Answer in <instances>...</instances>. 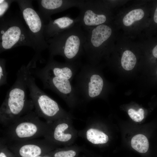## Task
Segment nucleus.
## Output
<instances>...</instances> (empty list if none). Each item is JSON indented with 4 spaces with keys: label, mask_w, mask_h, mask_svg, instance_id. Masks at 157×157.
Segmentation results:
<instances>
[{
    "label": "nucleus",
    "mask_w": 157,
    "mask_h": 157,
    "mask_svg": "<svg viewBox=\"0 0 157 157\" xmlns=\"http://www.w3.org/2000/svg\"><path fill=\"white\" fill-rule=\"evenodd\" d=\"M80 66L79 63H60L49 57L45 66L37 69L44 74L55 77L64 78L72 82Z\"/></svg>",
    "instance_id": "13"
},
{
    "label": "nucleus",
    "mask_w": 157,
    "mask_h": 157,
    "mask_svg": "<svg viewBox=\"0 0 157 157\" xmlns=\"http://www.w3.org/2000/svg\"><path fill=\"white\" fill-rule=\"evenodd\" d=\"M154 19L155 22L157 23V7L156 9L154 14Z\"/></svg>",
    "instance_id": "25"
},
{
    "label": "nucleus",
    "mask_w": 157,
    "mask_h": 157,
    "mask_svg": "<svg viewBox=\"0 0 157 157\" xmlns=\"http://www.w3.org/2000/svg\"><path fill=\"white\" fill-rule=\"evenodd\" d=\"M15 0H0V18L3 17L6 13L11 3Z\"/></svg>",
    "instance_id": "23"
},
{
    "label": "nucleus",
    "mask_w": 157,
    "mask_h": 157,
    "mask_svg": "<svg viewBox=\"0 0 157 157\" xmlns=\"http://www.w3.org/2000/svg\"><path fill=\"white\" fill-rule=\"evenodd\" d=\"M136 58L134 54L131 51L127 50L122 54L121 60L122 67L125 70H132L136 63Z\"/></svg>",
    "instance_id": "17"
},
{
    "label": "nucleus",
    "mask_w": 157,
    "mask_h": 157,
    "mask_svg": "<svg viewBox=\"0 0 157 157\" xmlns=\"http://www.w3.org/2000/svg\"><path fill=\"white\" fill-rule=\"evenodd\" d=\"M30 70L32 74L41 80L44 89L52 90L69 104L74 103L77 100L79 96L69 80L44 74L39 72L36 68Z\"/></svg>",
    "instance_id": "9"
},
{
    "label": "nucleus",
    "mask_w": 157,
    "mask_h": 157,
    "mask_svg": "<svg viewBox=\"0 0 157 157\" xmlns=\"http://www.w3.org/2000/svg\"><path fill=\"white\" fill-rule=\"evenodd\" d=\"M86 32L78 24L46 41L50 57L59 55L65 62L79 63L78 60L83 52Z\"/></svg>",
    "instance_id": "2"
},
{
    "label": "nucleus",
    "mask_w": 157,
    "mask_h": 157,
    "mask_svg": "<svg viewBox=\"0 0 157 157\" xmlns=\"http://www.w3.org/2000/svg\"></svg>",
    "instance_id": "27"
},
{
    "label": "nucleus",
    "mask_w": 157,
    "mask_h": 157,
    "mask_svg": "<svg viewBox=\"0 0 157 157\" xmlns=\"http://www.w3.org/2000/svg\"><path fill=\"white\" fill-rule=\"evenodd\" d=\"M26 78L30 93L29 95L33 101L35 111L38 115L48 122L63 117L65 114L64 111L55 100L38 86L35 78L27 67Z\"/></svg>",
    "instance_id": "6"
},
{
    "label": "nucleus",
    "mask_w": 157,
    "mask_h": 157,
    "mask_svg": "<svg viewBox=\"0 0 157 157\" xmlns=\"http://www.w3.org/2000/svg\"><path fill=\"white\" fill-rule=\"evenodd\" d=\"M99 71L97 65L88 64L82 67L74 86L78 96L90 100L102 95L105 83Z\"/></svg>",
    "instance_id": "7"
},
{
    "label": "nucleus",
    "mask_w": 157,
    "mask_h": 157,
    "mask_svg": "<svg viewBox=\"0 0 157 157\" xmlns=\"http://www.w3.org/2000/svg\"><path fill=\"white\" fill-rule=\"evenodd\" d=\"M78 24L77 18H73L66 15L58 18L50 20L45 24L44 35L47 41L60 33L67 30Z\"/></svg>",
    "instance_id": "14"
},
{
    "label": "nucleus",
    "mask_w": 157,
    "mask_h": 157,
    "mask_svg": "<svg viewBox=\"0 0 157 157\" xmlns=\"http://www.w3.org/2000/svg\"><path fill=\"white\" fill-rule=\"evenodd\" d=\"M6 61L5 59L0 58V86L6 84L7 83V76L8 73L6 67Z\"/></svg>",
    "instance_id": "21"
},
{
    "label": "nucleus",
    "mask_w": 157,
    "mask_h": 157,
    "mask_svg": "<svg viewBox=\"0 0 157 157\" xmlns=\"http://www.w3.org/2000/svg\"><path fill=\"white\" fill-rule=\"evenodd\" d=\"M26 69V66L23 65L18 70L16 79L7 92L1 106L0 123L5 127L34 108L32 100L27 96Z\"/></svg>",
    "instance_id": "1"
},
{
    "label": "nucleus",
    "mask_w": 157,
    "mask_h": 157,
    "mask_svg": "<svg viewBox=\"0 0 157 157\" xmlns=\"http://www.w3.org/2000/svg\"><path fill=\"white\" fill-rule=\"evenodd\" d=\"M131 144L133 148L140 153H145L149 149L148 139L142 134H139L134 136L131 139Z\"/></svg>",
    "instance_id": "15"
},
{
    "label": "nucleus",
    "mask_w": 157,
    "mask_h": 157,
    "mask_svg": "<svg viewBox=\"0 0 157 157\" xmlns=\"http://www.w3.org/2000/svg\"><path fill=\"white\" fill-rule=\"evenodd\" d=\"M15 157H36L53 150L52 142L44 138L6 142Z\"/></svg>",
    "instance_id": "10"
},
{
    "label": "nucleus",
    "mask_w": 157,
    "mask_h": 157,
    "mask_svg": "<svg viewBox=\"0 0 157 157\" xmlns=\"http://www.w3.org/2000/svg\"><path fill=\"white\" fill-rule=\"evenodd\" d=\"M0 157H15L1 138L0 139Z\"/></svg>",
    "instance_id": "22"
},
{
    "label": "nucleus",
    "mask_w": 157,
    "mask_h": 157,
    "mask_svg": "<svg viewBox=\"0 0 157 157\" xmlns=\"http://www.w3.org/2000/svg\"><path fill=\"white\" fill-rule=\"evenodd\" d=\"M76 151L72 149H59L52 151L45 154L48 157H76Z\"/></svg>",
    "instance_id": "19"
},
{
    "label": "nucleus",
    "mask_w": 157,
    "mask_h": 157,
    "mask_svg": "<svg viewBox=\"0 0 157 157\" xmlns=\"http://www.w3.org/2000/svg\"><path fill=\"white\" fill-rule=\"evenodd\" d=\"M79 9L80 13L76 17L78 24L85 31L104 24L107 21V15L103 11L102 5L99 1L85 0Z\"/></svg>",
    "instance_id": "11"
},
{
    "label": "nucleus",
    "mask_w": 157,
    "mask_h": 157,
    "mask_svg": "<svg viewBox=\"0 0 157 157\" xmlns=\"http://www.w3.org/2000/svg\"><path fill=\"white\" fill-rule=\"evenodd\" d=\"M15 1L19 6L23 19L35 45V53L33 58L37 61H41V53L48 48L44 35V22L39 12L33 7L32 1L17 0Z\"/></svg>",
    "instance_id": "5"
},
{
    "label": "nucleus",
    "mask_w": 157,
    "mask_h": 157,
    "mask_svg": "<svg viewBox=\"0 0 157 157\" xmlns=\"http://www.w3.org/2000/svg\"><path fill=\"white\" fill-rule=\"evenodd\" d=\"M152 53L154 57L157 58V45L153 49L152 51Z\"/></svg>",
    "instance_id": "24"
},
{
    "label": "nucleus",
    "mask_w": 157,
    "mask_h": 157,
    "mask_svg": "<svg viewBox=\"0 0 157 157\" xmlns=\"http://www.w3.org/2000/svg\"><path fill=\"white\" fill-rule=\"evenodd\" d=\"M85 0H38L39 12L44 22L51 19V16L69 8L76 7L79 8Z\"/></svg>",
    "instance_id": "12"
},
{
    "label": "nucleus",
    "mask_w": 157,
    "mask_h": 157,
    "mask_svg": "<svg viewBox=\"0 0 157 157\" xmlns=\"http://www.w3.org/2000/svg\"><path fill=\"white\" fill-rule=\"evenodd\" d=\"M86 137L89 142L94 144L106 143L108 140L107 135L100 131L93 128L87 131Z\"/></svg>",
    "instance_id": "16"
},
{
    "label": "nucleus",
    "mask_w": 157,
    "mask_h": 157,
    "mask_svg": "<svg viewBox=\"0 0 157 157\" xmlns=\"http://www.w3.org/2000/svg\"><path fill=\"white\" fill-rule=\"evenodd\" d=\"M36 157H47V156H45V155H44L38 156Z\"/></svg>",
    "instance_id": "26"
},
{
    "label": "nucleus",
    "mask_w": 157,
    "mask_h": 157,
    "mask_svg": "<svg viewBox=\"0 0 157 157\" xmlns=\"http://www.w3.org/2000/svg\"><path fill=\"white\" fill-rule=\"evenodd\" d=\"M21 46L33 48L35 43L21 18L17 15L6 13L0 18V53Z\"/></svg>",
    "instance_id": "3"
},
{
    "label": "nucleus",
    "mask_w": 157,
    "mask_h": 157,
    "mask_svg": "<svg viewBox=\"0 0 157 157\" xmlns=\"http://www.w3.org/2000/svg\"><path fill=\"white\" fill-rule=\"evenodd\" d=\"M86 38L83 45V52L89 64L97 65L101 58L108 40L112 36V28L102 24L85 31Z\"/></svg>",
    "instance_id": "8"
},
{
    "label": "nucleus",
    "mask_w": 157,
    "mask_h": 157,
    "mask_svg": "<svg viewBox=\"0 0 157 157\" xmlns=\"http://www.w3.org/2000/svg\"><path fill=\"white\" fill-rule=\"evenodd\" d=\"M128 114L133 121L137 122L141 121L144 117V111L142 108H139L137 111L130 109L128 111Z\"/></svg>",
    "instance_id": "20"
},
{
    "label": "nucleus",
    "mask_w": 157,
    "mask_h": 157,
    "mask_svg": "<svg viewBox=\"0 0 157 157\" xmlns=\"http://www.w3.org/2000/svg\"><path fill=\"white\" fill-rule=\"evenodd\" d=\"M49 127V122L41 120L35 112L32 111L6 127L2 138L7 142L44 137Z\"/></svg>",
    "instance_id": "4"
},
{
    "label": "nucleus",
    "mask_w": 157,
    "mask_h": 157,
    "mask_svg": "<svg viewBox=\"0 0 157 157\" xmlns=\"http://www.w3.org/2000/svg\"><path fill=\"white\" fill-rule=\"evenodd\" d=\"M144 12L141 9H134L130 11L125 16L123 19L124 24L126 26L132 25L135 21L143 18Z\"/></svg>",
    "instance_id": "18"
}]
</instances>
